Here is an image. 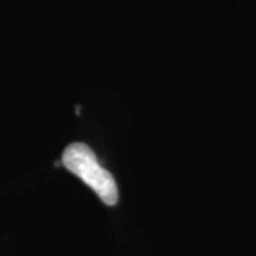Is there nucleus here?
<instances>
[{
    "instance_id": "obj_1",
    "label": "nucleus",
    "mask_w": 256,
    "mask_h": 256,
    "mask_svg": "<svg viewBox=\"0 0 256 256\" xmlns=\"http://www.w3.org/2000/svg\"><path fill=\"white\" fill-rule=\"evenodd\" d=\"M63 165L92 188L104 204H117L118 191L114 176L101 166L96 154L87 144L74 142L67 146L63 152Z\"/></svg>"
}]
</instances>
